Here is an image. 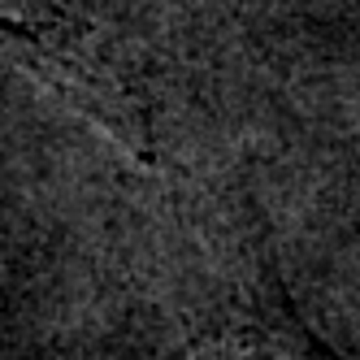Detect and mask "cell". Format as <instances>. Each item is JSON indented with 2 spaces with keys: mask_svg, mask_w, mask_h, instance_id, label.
<instances>
[{
  "mask_svg": "<svg viewBox=\"0 0 360 360\" xmlns=\"http://www.w3.org/2000/svg\"><path fill=\"white\" fill-rule=\"evenodd\" d=\"M221 360H343L282 295H265L230 321Z\"/></svg>",
  "mask_w": 360,
  "mask_h": 360,
  "instance_id": "6da1fadb",
  "label": "cell"
}]
</instances>
